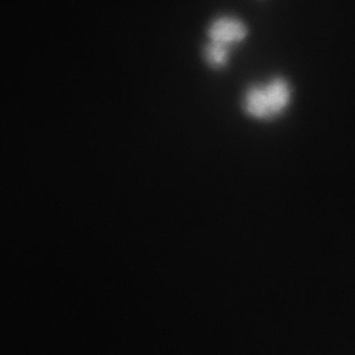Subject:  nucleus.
I'll use <instances>...</instances> for the list:
<instances>
[{
  "label": "nucleus",
  "mask_w": 355,
  "mask_h": 355,
  "mask_svg": "<svg viewBox=\"0 0 355 355\" xmlns=\"http://www.w3.org/2000/svg\"><path fill=\"white\" fill-rule=\"evenodd\" d=\"M291 101L289 84L284 79L275 78L248 89L243 104L248 116L256 120L268 121L284 113Z\"/></svg>",
  "instance_id": "f257e3e1"
},
{
  "label": "nucleus",
  "mask_w": 355,
  "mask_h": 355,
  "mask_svg": "<svg viewBox=\"0 0 355 355\" xmlns=\"http://www.w3.org/2000/svg\"><path fill=\"white\" fill-rule=\"evenodd\" d=\"M228 46L210 42L205 48V55L207 62L212 67H221L227 64L229 58Z\"/></svg>",
  "instance_id": "7ed1b4c3"
},
{
  "label": "nucleus",
  "mask_w": 355,
  "mask_h": 355,
  "mask_svg": "<svg viewBox=\"0 0 355 355\" xmlns=\"http://www.w3.org/2000/svg\"><path fill=\"white\" fill-rule=\"evenodd\" d=\"M246 25L235 17L217 18L210 24L209 37L210 42L231 46L239 44L247 36Z\"/></svg>",
  "instance_id": "f03ea898"
}]
</instances>
